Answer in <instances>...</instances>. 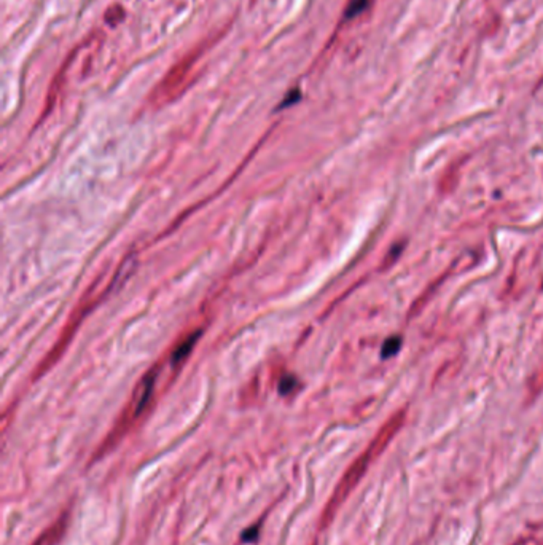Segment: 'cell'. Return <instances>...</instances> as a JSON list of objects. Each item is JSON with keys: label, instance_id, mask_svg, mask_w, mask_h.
<instances>
[{"label": "cell", "instance_id": "1", "mask_svg": "<svg viewBox=\"0 0 543 545\" xmlns=\"http://www.w3.org/2000/svg\"><path fill=\"white\" fill-rule=\"evenodd\" d=\"M403 423H405V410H400V412H397L394 417H392L383 428L379 429V433L376 434V437L372 440V444L367 446V450H365L362 455L352 462V466L347 469V472L344 473L343 478L340 480V483L336 485L330 501L325 505L324 514L320 517L322 528L330 525L344 501H346L349 498V494L356 489V487L360 483V480H362L365 473H367L368 467L372 466L376 458L386 450L387 445L390 444L395 434L400 430Z\"/></svg>", "mask_w": 543, "mask_h": 545}, {"label": "cell", "instance_id": "2", "mask_svg": "<svg viewBox=\"0 0 543 545\" xmlns=\"http://www.w3.org/2000/svg\"><path fill=\"white\" fill-rule=\"evenodd\" d=\"M225 32H227V29L214 32L212 35L204 37L200 43H196L195 47L190 48V51L185 53V55L166 72L163 80H161L152 93V102H168L169 99L175 98V96L180 93V90L187 85L188 80H190L193 70L196 69L200 59L211 50L215 43L222 39Z\"/></svg>", "mask_w": 543, "mask_h": 545}, {"label": "cell", "instance_id": "3", "mask_svg": "<svg viewBox=\"0 0 543 545\" xmlns=\"http://www.w3.org/2000/svg\"><path fill=\"white\" fill-rule=\"evenodd\" d=\"M82 47H83V43H82V45H78L77 48H74V51L71 53V55L67 56V59H66V61H64V64L61 66V69L58 70L56 77L53 78V82H51V85H50V91H48L46 110H45V112H50V109H53V106H55V102H56V99H58L59 91H61V88L64 86V80H66L69 69H71L72 62H74V58L78 55V51L82 50Z\"/></svg>", "mask_w": 543, "mask_h": 545}, {"label": "cell", "instance_id": "4", "mask_svg": "<svg viewBox=\"0 0 543 545\" xmlns=\"http://www.w3.org/2000/svg\"><path fill=\"white\" fill-rule=\"evenodd\" d=\"M155 381H157V371L152 370L144 376V380L139 383L136 396H134V417H139L144 412L145 405H147L150 397H152Z\"/></svg>", "mask_w": 543, "mask_h": 545}, {"label": "cell", "instance_id": "5", "mask_svg": "<svg viewBox=\"0 0 543 545\" xmlns=\"http://www.w3.org/2000/svg\"><path fill=\"white\" fill-rule=\"evenodd\" d=\"M66 528H67V515H62L55 525L43 531L40 534V537L32 545H58V542L62 539L64 533H66Z\"/></svg>", "mask_w": 543, "mask_h": 545}, {"label": "cell", "instance_id": "6", "mask_svg": "<svg viewBox=\"0 0 543 545\" xmlns=\"http://www.w3.org/2000/svg\"><path fill=\"white\" fill-rule=\"evenodd\" d=\"M198 337H200V332L193 333V335H190L187 339H184V342H182L179 346L175 348L174 354H172V364H174V365L180 364L182 360H184L187 355L191 353L193 346H195L196 342H198Z\"/></svg>", "mask_w": 543, "mask_h": 545}, {"label": "cell", "instance_id": "7", "mask_svg": "<svg viewBox=\"0 0 543 545\" xmlns=\"http://www.w3.org/2000/svg\"><path fill=\"white\" fill-rule=\"evenodd\" d=\"M126 18V10L121 7L120 3H115L112 5V7L107 8V12L104 15V21L109 26H117L120 24L123 19Z\"/></svg>", "mask_w": 543, "mask_h": 545}, {"label": "cell", "instance_id": "8", "mask_svg": "<svg viewBox=\"0 0 543 545\" xmlns=\"http://www.w3.org/2000/svg\"><path fill=\"white\" fill-rule=\"evenodd\" d=\"M368 3H370V0H351V2H349V5H347L344 16H346V18H356L357 15L365 12V8L368 7Z\"/></svg>", "mask_w": 543, "mask_h": 545}, {"label": "cell", "instance_id": "9", "mask_svg": "<svg viewBox=\"0 0 543 545\" xmlns=\"http://www.w3.org/2000/svg\"><path fill=\"white\" fill-rule=\"evenodd\" d=\"M400 346H402V339L399 337L389 338L383 346V355L384 358H392V355H395L397 353H399Z\"/></svg>", "mask_w": 543, "mask_h": 545}, {"label": "cell", "instance_id": "10", "mask_svg": "<svg viewBox=\"0 0 543 545\" xmlns=\"http://www.w3.org/2000/svg\"><path fill=\"white\" fill-rule=\"evenodd\" d=\"M295 385H297V380L293 376H284L281 383H279V392L281 394H288L293 391Z\"/></svg>", "mask_w": 543, "mask_h": 545}, {"label": "cell", "instance_id": "11", "mask_svg": "<svg viewBox=\"0 0 543 545\" xmlns=\"http://www.w3.org/2000/svg\"><path fill=\"white\" fill-rule=\"evenodd\" d=\"M257 533H258V528L252 526L250 530H247V531H244V533H243V539H244L245 542H252V541H255V539H257Z\"/></svg>", "mask_w": 543, "mask_h": 545}]
</instances>
